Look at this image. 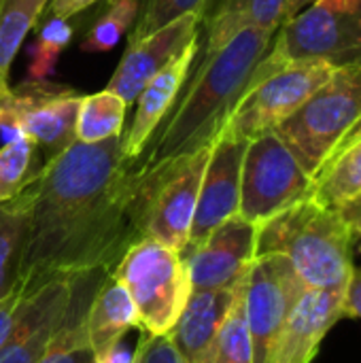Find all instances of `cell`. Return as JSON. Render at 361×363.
Returning <instances> with one entry per match:
<instances>
[{
    "mask_svg": "<svg viewBox=\"0 0 361 363\" xmlns=\"http://www.w3.org/2000/svg\"><path fill=\"white\" fill-rule=\"evenodd\" d=\"M343 315L351 319H361V268H353V274L345 287Z\"/></svg>",
    "mask_w": 361,
    "mask_h": 363,
    "instance_id": "836d02e7",
    "label": "cell"
},
{
    "mask_svg": "<svg viewBox=\"0 0 361 363\" xmlns=\"http://www.w3.org/2000/svg\"><path fill=\"white\" fill-rule=\"evenodd\" d=\"M345 289H306L296 302L266 363H313L328 332L345 317Z\"/></svg>",
    "mask_w": 361,
    "mask_h": 363,
    "instance_id": "e0dca14e",
    "label": "cell"
},
{
    "mask_svg": "<svg viewBox=\"0 0 361 363\" xmlns=\"http://www.w3.org/2000/svg\"><path fill=\"white\" fill-rule=\"evenodd\" d=\"M200 23L202 9L170 21L138 43L128 45L106 89L117 94L126 104H132L145 85L157 72H162L196 36H200Z\"/></svg>",
    "mask_w": 361,
    "mask_h": 363,
    "instance_id": "9a60e30c",
    "label": "cell"
},
{
    "mask_svg": "<svg viewBox=\"0 0 361 363\" xmlns=\"http://www.w3.org/2000/svg\"><path fill=\"white\" fill-rule=\"evenodd\" d=\"M81 98L74 89L53 87L49 81H28L19 89L11 87L0 100V108L13 117L36 151H45L51 160L77 140L74 125Z\"/></svg>",
    "mask_w": 361,
    "mask_h": 363,
    "instance_id": "30bf717a",
    "label": "cell"
},
{
    "mask_svg": "<svg viewBox=\"0 0 361 363\" xmlns=\"http://www.w3.org/2000/svg\"><path fill=\"white\" fill-rule=\"evenodd\" d=\"M361 123V60L334 74L272 132L287 145L304 172L315 179L336 149Z\"/></svg>",
    "mask_w": 361,
    "mask_h": 363,
    "instance_id": "277c9868",
    "label": "cell"
},
{
    "mask_svg": "<svg viewBox=\"0 0 361 363\" xmlns=\"http://www.w3.org/2000/svg\"><path fill=\"white\" fill-rule=\"evenodd\" d=\"M200 51V36H196L162 72H157L140 91L134 119L126 134H121V151L130 164H136L153 140V134L172 111L181 89L187 85L191 66Z\"/></svg>",
    "mask_w": 361,
    "mask_h": 363,
    "instance_id": "2e32d148",
    "label": "cell"
},
{
    "mask_svg": "<svg viewBox=\"0 0 361 363\" xmlns=\"http://www.w3.org/2000/svg\"><path fill=\"white\" fill-rule=\"evenodd\" d=\"M136 325L140 323L130 294L109 272L100 283V287L96 289L85 317L87 340L94 355Z\"/></svg>",
    "mask_w": 361,
    "mask_h": 363,
    "instance_id": "44dd1931",
    "label": "cell"
},
{
    "mask_svg": "<svg viewBox=\"0 0 361 363\" xmlns=\"http://www.w3.org/2000/svg\"><path fill=\"white\" fill-rule=\"evenodd\" d=\"M243 281V279H240ZM215 291H191L168 340L183 363H211L221 325L232 308L238 285Z\"/></svg>",
    "mask_w": 361,
    "mask_h": 363,
    "instance_id": "ac0fdd59",
    "label": "cell"
},
{
    "mask_svg": "<svg viewBox=\"0 0 361 363\" xmlns=\"http://www.w3.org/2000/svg\"><path fill=\"white\" fill-rule=\"evenodd\" d=\"M128 104L113 91L102 89L81 98L74 138L79 143H102L123 134Z\"/></svg>",
    "mask_w": 361,
    "mask_h": 363,
    "instance_id": "d4e9b609",
    "label": "cell"
},
{
    "mask_svg": "<svg viewBox=\"0 0 361 363\" xmlns=\"http://www.w3.org/2000/svg\"><path fill=\"white\" fill-rule=\"evenodd\" d=\"M30 198L26 187L11 200L0 202V300L21 285V264L28 242Z\"/></svg>",
    "mask_w": 361,
    "mask_h": 363,
    "instance_id": "603a6c76",
    "label": "cell"
},
{
    "mask_svg": "<svg viewBox=\"0 0 361 363\" xmlns=\"http://www.w3.org/2000/svg\"><path fill=\"white\" fill-rule=\"evenodd\" d=\"M34 153L36 147L28 138L0 147V202L15 198L34 179Z\"/></svg>",
    "mask_w": 361,
    "mask_h": 363,
    "instance_id": "f1b7e54d",
    "label": "cell"
},
{
    "mask_svg": "<svg viewBox=\"0 0 361 363\" xmlns=\"http://www.w3.org/2000/svg\"><path fill=\"white\" fill-rule=\"evenodd\" d=\"M277 32L245 28L206 60L191 66L185 96L174 102L157 136L134 164L151 172L213 147L247 94L253 72Z\"/></svg>",
    "mask_w": 361,
    "mask_h": 363,
    "instance_id": "7a4b0ae2",
    "label": "cell"
},
{
    "mask_svg": "<svg viewBox=\"0 0 361 363\" xmlns=\"http://www.w3.org/2000/svg\"><path fill=\"white\" fill-rule=\"evenodd\" d=\"M96 2L102 0H51V17H60V19H68L72 15H79L81 11L94 6Z\"/></svg>",
    "mask_w": 361,
    "mask_h": 363,
    "instance_id": "e575fe53",
    "label": "cell"
},
{
    "mask_svg": "<svg viewBox=\"0 0 361 363\" xmlns=\"http://www.w3.org/2000/svg\"><path fill=\"white\" fill-rule=\"evenodd\" d=\"M138 4L136 0H109L104 13L91 23L89 32L81 40V51L85 53H106L117 47L121 36L132 30L136 21Z\"/></svg>",
    "mask_w": 361,
    "mask_h": 363,
    "instance_id": "4316f807",
    "label": "cell"
},
{
    "mask_svg": "<svg viewBox=\"0 0 361 363\" xmlns=\"http://www.w3.org/2000/svg\"><path fill=\"white\" fill-rule=\"evenodd\" d=\"M136 363H183L179 353L174 351L172 342L168 340V336H160V338H149L145 342V347L140 349V355Z\"/></svg>",
    "mask_w": 361,
    "mask_h": 363,
    "instance_id": "1f68e13d",
    "label": "cell"
},
{
    "mask_svg": "<svg viewBox=\"0 0 361 363\" xmlns=\"http://www.w3.org/2000/svg\"><path fill=\"white\" fill-rule=\"evenodd\" d=\"M351 245L340 211L306 196L257 228L255 257L281 253L309 289H345L355 268Z\"/></svg>",
    "mask_w": 361,
    "mask_h": 363,
    "instance_id": "3957f363",
    "label": "cell"
},
{
    "mask_svg": "<svg viewBox=\"0 0 361 363\" xmlns=\"http://www.w3.org/2000/svg\"><path fill=\"white\" fill-rule=\"evenodd\" d=\"M249 140L221 134L213 147L202 174L198 206L191 223L187 251L196 249L215 228L238 215L240 204V172ZM183 253V255H185Z\"/></svg>",
    "mask_w": 361,
    "mask_h": 363,
    "instance_id": "4fadbf2b",
    "label": "cell"
},
{
    "mask_svg": "<svg viewBox=\"0 0 361 363\" xmlns=\"http://www.w3.org/2000/svg\"><path fill=\"white\" fill-rule=\"evenodd\" d=\"M311 0H287V9H285V19L283 21H287V19H291L296 13H300L306 4H309Z\"/></svg>",
    "mask_w": 361,
    "mask_h": 363,
    "instance_id": "8d00e7d4",
    "label": "cell"
},
{
    "mask_svg": "<svg viewBox=\"0 0 361 363\" xmlns=\"http://www.w3.org/2000/svg\"><path fill=\"white\" fill-rule=\"evenodd\" d=\"M72 34H74V28L66 19H60V17H51L40 28L36 43L32 47L28 81H47L53 74L60 55L72 40Z\"/></svg>",
    "mask_w": 361,
    "mask_h": 363,
    "instance_id": "83f0119b",
    "label": "cell"
},
{
    "mask_svg": "<svg viewBox=\"0 0 361 363\" xmlns=\"http://www.w3.org/2000/svg\"><path fill=\"white\" fill-rule=\"evenodd\" d=\"M209 155L211 147L166 168L151 170L157 174V181L145 217V236L162 242L164 247L181 255L185 253L189 242L200 183Z\"/></svg>",
    "mask_w": 361,
    "mask_h": 363,
    "instance_id": "8fae6325",
    "label": "cell"
},
{
    "mask_svg": "<svg viewBox=\"0 0 361 363\" xmlns=\"http://www.w3.org/2000/svg\"><path fill=\"white\" fill-rule=\"evenodd\" d=\"M72 294V277H53L30 289L0 347V363H38L57 332Z\"/></svg>",
    "mask_w": 361,
    "mask_h": 363,
    "instance_id": "5bb4252c",
    "label": "cell"
},
{
    "mask_svg": "<svg viewBox=\"0 0 361 363\" xmlns=\"http://www.w3.org/2000/svg\"><path fill=\"white\" fill-rule=\"evenodd\" d=\"M26 294L28 291L23 287H19L17 291H13L11 296L0 300V347L4 345V340L9 338V334L15 325V319H17V313H19V306H21Z\"/></svg>",
    "mask_w": 361,
    "mask_h": 363,
    "instance_id": "d6a6232c",
    "label": "cell"
},
{
    "mask_svg": "<svg viewBox=\"0 0 361 363\" xmlns=\"http://www.w3.org/2000/svg\"><path fill=\"white\" fill-rule=\"evenodd\" d=\"M309 287L281 253L257 255L245 279V317L253 363H266L296 302Z\"/></svg>",
    "mask_w": 361,
    "mask_h": 363,
    "instance_id": "9c48e42d",
    "label": "cell"
},
{
    "mask_svg": "<svg viewBox=\"0 0 361 363\" xmlns=\"http://www.w3.org/2000/svg\"><path fill=\"white\" fill-rule=\"evenodd\" d=\"M111 270H91L72 277V294L68 311L47 345L38 363H94V351L87 340L85 317L89 302Z\"/></svg>",
    "mask_w": 361,
    "mask_h": 363,
    "instance_id": "ffe728a7",
    "label": "cell"
},
{
    "mask_svg": "<svg viewBox=\"0 0 361 363\" xmlns=\"http://www.w3.org/2000/svg\"><path fill=\"white\" fill-rule=\"evenodd\" d=\"M361 194V134L343 143L313 179L311 198L340 211Z\"/></svg>",
    "mask_w": 361,
    "mask_h": 363,
    "instance_id": "7402d4cb",
    "label": "cell"
},
{
    "mask_svg": "<svg viewBox=\"0 0 361 363\" xmlns=\"http://www.w3.org/2000/svg\"><path fill=\"white\" fill-rule=\"evenodd\" d=\"M111 274L130 294L140 328L153 338L168 336L191 296L183 255L145 236L126 251Z\"/></svg>",
    "mask_w": 361,
    "mask_h": 363,
    "instance_id": "8992f818",
    "label": "cell"
},
{
    "mask_svg": "<svg viewBox=\"0 0 361 363\" xmlns=\"http://www.w3.org/2000/svg\"><path fill=\"white\" fill-rule=\"evenodd\" d=\"M340 215L345 217V221H347V225H349L353 238L360 240L361 251V194L355 200H351L349 204H345V206L340 208Z\"/></svg>",
    "mask_w": 361,
    "mask_h": 363,
    "instance_id": "d590c367",
    "label": "cell"
},
{
    "mask_svg": "<svg viewBox=\"0 0 361 363\" xmlns=\"http://www.w3.org/2000/svg\"><path fill=\"white\" fill-rule=\"evenodd\" d=\"M338 68L326 60L296 62L255 79L221 134L251 140L264 132H272L291 113H296Z\"/></svg>",
    "mask_w": 361,
    "mask_h": 363,
    "instance_id": "ba28073f",
    "label": "cell"
},
{
    "mask_svg": "<svg viewBox=\"0 0 361 363\" xmlns=\"http://www.w3.org/2000/svg\"><path fill=\"white\" fill-rule=\"evenodd\" d=\"M155 172H138L123 157L121 136L79 143L47 160L26 185L30 198L21 287L53 277L113 270L145 238Z\"/></svg>",
    "mask_w": 361,
    "mask_h": 363,
    "instance_id": "6da1fadb",
    "label": "cell"
},
{
    "mask_svg": "<svg viewBox=\"0 0 361 363\" xmlns=\"http://www.w3.org/2000/svg\"><path fill=\"white\" fill-rule=\"evenodd\" d=\"M287 0H206L200 23L198 62L206 60L245 28L277 32L285 19ZM194 62V66L198 64Z\"/></svg>",
    "mask_w": 361,
    "mask_h": 363,
    "instance_id": "d6986e66",
    "label": "cell"
},
{
    "mask_svg": "<svg viewBox=\"0 0 361 363\" xmlns=\"http://www.w3.org/2000/svg\"><path fill=\"white\" fill-rule=\"evenodd\" d=\"M257 225L240 215L215 228L196 249L183 255L191 291H215L234 287L255 259Z\"/></svg>",
    "mask_w": 361,
    "mask_h": 363,
    "instance_id": "7c38bea8",
    "label": "cell"
},
{
    "mask_svg": "<svg viewBox=\"0 0 361 363\" xmlns=\"http://www.w3.org/2000/svg\"><path fill=\"white\" fill-rule=\"evenodd\" d=\"M2 2H4V0H0V9H2Z\"/></svg>",
    "mask_w": 361,
    "mask_h": 363,
    "instance_id": "74e56055",
    "label": "cell"
},
{
    "mask_svg": "<svg viewBox=\"0 0 361 363\" xmlns=\"http://www.w3.org/2000/svg\"><path fill=\"white\" fill-rule=\"evenodd\" d=\"M245 279L247 274L243 277L232 308L221 325L211 363H253V347L245 317Z\"/></svg>",
    "mask_w": 361,
    "mask_h": 363,
    "instance_id": "484cf974",
    "label": "cell"
},
{
    "mask_svg": "<svg viewBox=\"0 0 361 363\" xmlns=\"http://www.w3.org/2000/svg\"><path fill=\"white\" fill-rule=\"evenodd\" d=\"M311 189L313 179L274 132H264L249 140L243 160L238 204V215L245 221L260 228L304 200Z\"/></svg>",
    "mask_w": 361,
    "mask_h": 363,
    "instance_id": "52a82bcc",
    "label": "cell"
},
{
    "mask_svg": "<svg viewBox=\"0 0 361 363\" xmlns=\"http://www.w3.org/2000/svg\"><path fill=\"white\" fill-rule=\"evenodd\" d=\"M51 0H4L0 9V100L11 91V66Z\"/></svg>",
    "mask_w": 361,
    "mask_h": 363,
    "instance_id": "cb8c5ba5",
    "label": "cell"
},
{
    "mask_svg": "<svg viewBox=\"0 0 361 363\" xmlns=\"http://www.w3.org/2000/svg\"><path fill=\"white\" fill-rule=\"evenodd\" d=\"M326 60L351 64L361 60V0H311L283 21L253 79H262L296 62Z\"/></svg>",
    "mask_w": 361,
    "mask_h": 363,
    "instance_id": "5b68a950",
    "label": "cell"
},
{
    "mask_svg": "<svg viewBox=\"0 0 361 363\" xmlns=\"http://www.w3.org/2000/svg\"><path fill=\"white\" fill-rule=\"evenodd\" d=\"M151 336L140 328H132L126 334H121L117 340H113L109 347H104L100 353L94 355V363H136L140 349Z\"/></svg>",
    "mask_w": 361,
    "mask_h": 363,
    "instance_id": "4dcf8cb0",
    "label": "cell"
},
{
    "mask_svg": "<svg viewBox=\"0 0 361 363\" xmlns=\"http://www.w3.org/2000/svg\"><path fill=\"white\" fill-rule=\"evenodd\" d=\"M204 2L206 0H136L138 13H136V21L132 26L128 45L151 36L160 28L168 26L170 21L191 11L204 9Z\"/></svg>",
    "mask_w": 361,
    "mask_h": 363,
    "instance_id": "f546056e",
    "label": "cell"
}]
</instances>
